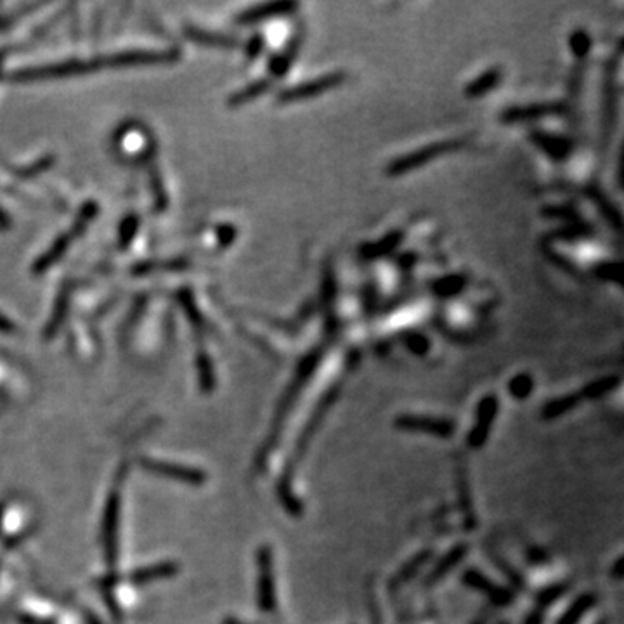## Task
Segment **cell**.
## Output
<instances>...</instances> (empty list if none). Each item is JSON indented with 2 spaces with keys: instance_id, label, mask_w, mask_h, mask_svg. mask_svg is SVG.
<instances>
[{
  "instance_id": "obj_29",
  "label": "cell",
  "mask_w": 624,
  "mask_h": 624,
  "mask_svg": "<svg viewBox=\"0 0 624 624\" xmlns=\"http://www.w3.org/2000/svg\"><path fill=\"white\" fill-rule=\"evenodd\" d=\"M2 59H4V56H2V54H0V65H2Z\"/></svg>"
},
{
  "instance_id": "obj_13",
  "label": "cell",
  "mask_w": 624,
  "mask_h": 624,
  "mask_svg": "<svg viewBox=\"0 0 624 624\" xmlns=\"http://www.w3.org/2000/svg\"><path fill=\"white\" fill-rule=\"evenodd\" d=\"M401 240H402L401 233L395 231V233L387 234V236L376 243H369V245H366L364 248H362V255H364L366 259H378V257H383L387 255V253H390L392 250L401 243Z\"/></svg>"
},
{
  "instance_id": "obj_9",
  "label": "cell",
  "mask_w": 624,
  "mask_h": 624,
  "mask_svg": "<svg viewBox=\"0 0 624 624\" xmlns=\"http://www.w3.org/2000/svg\"><path fill=\"white\" fill-rule=\"evenodd\" d=\"M533 141L543 149L547 155L555 160H563L571 153V141L560 136H550V134H536Z\"/></svg>"
},
{
  "instance_id": "obj_2",
  "label": "cell",
  "mask_w": 624,
  "mask_h": 624,
  "mask_svg": "<svg viewBox=\"0 0 624 624\" xmlns=\"http://www.w3.org/2000/svg\"><path fill=\"white\" fill-rule=\"evenodd\" d=\"M96 214H97V205L94 203V201H89L87 205H84L80 210V214H78L77 219H75L72 229H68L66 233H63L58 240L52 243L51 248H49L47 252L44 253L39 260H37L33 271H35L37 274H40V272H46L47 269L56 262V260L61 259L63 253L68 250V246L72 245L75 238H78L85 229H87V226L91 224V220L94 219Z\"/></svg>"
},
{
  "instance_id": "obj_17",
  "label": "cell",
  "mask_w": 624,
  "mask_h": 624,
  "mask_svg": "<svg viewBox=\"0 0 624 624\" xmlns=\"http://www.w3.org/2000/svg\"><path fill=\"white\" fill-rule=\"evenodd\" d=\"M578 402H579V397H578V395H573V394H571V395H562V397L553 399V401H550L547 406H545L543 416L548 418V420H553V418L562 416L563 413H567V411L576 408Z\"/></svg>"
},
{
  "instance_id": "obj_15",
  "label": "cell",
  "mask_w": 624,
  "mask_h": 624,
  "mask_svg": "<svg viewBox=\"0 0 624 624\" xmlns=\"http://www.w3.org/2000/svg\"><path fill=\"white\" fill-rule=\"evenodd\" d=\"M271 87V82L269 80H257L253 84L246 85L245 89H241L240 92L233 94L229 97V104L231 106H241V104L248 103V101H253L255 97H259L260 94H264L265 91H269Z\"/></svg>"
},
{
  "instance_id": "obj_14",
  "label": "cell",
  "mask_w": 624,
  "mask_h": 624,
  "mask_svg": "<svg viewBox=\"0 0 624 624\" xmlns=\"http://www.w3.org/2000/svg\"><path fill=\"white\" fill-rule=\"evenodd\" d=\"M595 605V597L593 595H581L579 599L573 601L566 614L559 619V624H578L579 619Z\"/></svg>"
},
{
  "instance_id": "obj_16",
  "label": "cell",
  "mask_w": 624,
  "mask_h": 624,
  "mask_svg": "<svg viewBox=\"0 0 624 624\" xmlns=\"http://www.w3.org/2000/svg\"><path fill=\"white\" fill-rule=\"evenodd\" d=\"M148 168H149V179H151V189H153V194H155L156 208H158V210H165V207L168 203V198L165 194V186H163L162 175H160L158 168H156L155 160H151V155H149V160H148Z\"/></svg>"
},
{
  "instance_id": "obj_24",
  "label": "cell",
  "mask_w": 624,
  "mask_h": 624,
  "mask_svg": "<svg viewBox=\"0 0 624 624\" xmlns=\"http://www.w3.org/2000/svg\"><path fill=\"white\" fill-rule=\"evenodd\" d=\"M137 226H139V219H137L136 215H129L125 220H123L122 229H120V246L122 248L129 246V243L134 240Z\"/></svg>"
},
{
  "instance_id": "obj_3",
  "label": "cell",
  "mask_w": 624,
  "mask_h": 624,
  "mask_svg": "<svg viewBox=\"0 0 624 624\" xmlns=\"http://www.w3.org/2000/svg\"><path fill=\"white\" fill-rule=\"evenodd\" d=\"M399 431L425 433V435L450 439L454 433V421L450 418L427 416V414H399L394 421Z\"/></svg>"
},
{
  "instance_id": "obj_11",
  "label": "cell",
  "mask_w": 624,
  "mask_h": 624,
  "mask_svg": "<svg viewBox=\"0 0 624 624\" xmlns=\"http://www.w3.org/2000/svg\"><path fill=\"white\" fill-rule=\"evenodd\" d=\"M186 35H188L193 42L201 44V46L224 47V49H233V47L238 46V40L233 39V37L220 35V33L205 32V30L193 28V26H188V28H186Z\"/></svg>"
},
{
  "instance_id": "obj_21",
  "label": "cell",
  "mask_w": 624,
  "mask_h": 624,
  "mask_svg": "<svg viewBox=\"0 0 624 624\" xmlns=\"http://www.w3.org/2000/svg\"><path fill=\"white\" fill-rule=\"evenodd\" d=\"M188 260H167V262H148L143 265H137L134 269L136 274H146V272H151V271H158V269H167V271H175V269H186L188 267Z\"/></svg>"
},
{
  "instance_id": "obj_18",
  "label": "cell",
  "mask_w": 624,
  "mask_h": 624,
  "mask_svg": "<svg viewBox=\"0 0 624 624\" xmlns=\"http://www.w3.org/2000/svg\"><path fill=\"white\" fill-rule=\"evenodd\" d=\"M618 383H619L618 376H604V378H599L595 380V382L586 385V387L582 388V395L588 399L601 397V395L607 394V392L614 390V387Z\"/></svg>"
},
{
  "instance_id": "obj_27",
  "label": "cell",
  "mask_w": 624,
  "mask_h": 624,
  "mask_svg": "<svg viewBox=\"0 0 624 624\" xmlns=\"http://www.w3.org/2000/svg\"><path fill=\"white\" fill-rule=\"evenodd\" d=\"M262 49H264V40H262V37H260V35H255V37H253V39L248 42V51H246V54H248V59H255L257 56H259L260 52H262Z\"/></svg>"
},
{
  "instance_id": "obj_10",
  "label": "cell",
  "mask_w": 624,
  "mask_h": 624,
  "mask_svg": "<svg viewBox=\"0 0 624 624\" xmlns=\"http://www.w3.org/2000/svg\"><path fill=\"white\" fill-rule=\"evenodd\" d=\"M300 42H302V33H297L295 39L288 44V47L271 59V63H269V70H271V73L274 75V77H283V75H286L290 66L293 65L295 58H297V52L298 49H300Z\"/></svg>"
},
{
  "instance_id": "obj_7",
  "label": "cell",
  "mask_w": 624,
  "mask_h": 624,
  "mask_svg": "<svg viewBox=\"0 0 624 624\" xmlns=\"http://www.w3.org/2000/svg\"><path fill=\"white\" fill-rule=\"evenodd\" d=\"M563 113V106L560 103H536L529 106L508 108L503 113V122H526V120H537V118L553 117V115Z\"/></svg>"
},
{
  "instance_id": "obj_25",
  "label": "cell",
  "mask_w": 624,
  "mask_h": 624,
  "mask_svg": "<svg viewBox=\"0 0 624 624\" xmlns=\"http://www.w3.org/2000/svg\"><path fill=\"white\" fill-rule=\"evenodd\" d=\"M465 279L461 276H451V278L442 279V281L437 285V293L440 295H451V293H457L459 291V288L463 286Z\"/></svg>"
},
{
  "instance_id": "obj_1",
  "label": "cell",
  "mask_w": 624,
  "mask_h": 624,
  "mask_svg": "<svg viewBox=\"0 0 624 624\" xmlns=\"http://www.w3.org/2000/svg\"><path fill=\"white\" fill-rule=\"evenodd\" d=\"M463 146H465V141L461 139L435 141V143L425 144L421 146V148L414 149V151L408 153V155L394 158L390 163H388L387 168H385V172H387V175H390V177H399V175L409 174V172L416 170V168L427 165L428 162H433V160L440 158V156L454 153L457 149L463 148Z\"/></svg>"
},
{
  "instance_id": "obj_20",
  "label": "cell",
  "mask_w": 624,
  "mask_h": 624,
  "mask_svg": "<svg viewBox=\"0 0 624 624\" xmlns=\"http://www.w3.org/2000/svg\"><path fill=\"white\" fill-rule=\"evenodd\" d=\"M463 556H465V547H458V548H454L453 552L450 553V555L446 556V560H442V562L439 563V566L435 567V569L432 571V574H431V579L432 581H437V579H440L444 576V574H447L450 573V567H453L454 563H458L459 560L463 559Z\"/></svg>"
},
{
  "instance_id": "obj_5",
  "label": "cell",
  "mask_w": 624,
  "mask_h": 624,
  "mask_svg": "<svg viewBox=\"0 0 624 624\" xmlns=\"http://www.w3.org/2000/svg\"><path fill=\"white\" fill-rule=\"evenodd\" d=\"M496 413H498V399L495 395H485L482 397L479 408H477V424L469 433V446L477 450V447L484 446L485 439H488L489 431H491V425L495 421Z\"/></svg>"
},
{
  "instance_id": "obj_12",
  "label": "cell",
  "mask_w": 624,
  "mask_h": 624,
  "mask_svg": "<svg viewBox=\"0 0 624 624\" xmlns=\"http://www.w3.org/2000/svg\"><path fill=\"white\" fill-rule=\"evenodd\" d=\"M70 297H72V286H70L68 283H66V285L61 288V291H59L58 300H56V305H54V311H52L51 321H49V324H47V328H46V336H47V338H49V336L54 335L56 331H58V328L61 326L63 321H65L66 312H68Z\"/></svg>"
},
{
  "instance_id": "obj_8",
  "label": "cell",
  "mask_w": 624,
  "mask_h": 624,
  "mask_svg": "<svg viewBox=\"0 0 624 624\" xmlns=\"http://www.w3.org/2000/svg\"><path fill=\"white\" fill-rule=\"evenodd\" d=\"M502 77H503V75H502V70H499V68L488 70V72H484L482 75H479V77H477L476 80L470 82V84L466 85V87H465V96L477 99V97L488 94V92H491L492 89L498 87V84H499V82H502Z\"/></svg>"
},
{
  "instance_id": "obj_22",
  "label": "cell",
  "mask_w": 624,
  "mask_h": 624,
  "mask_svg": "<svg viewBox=\"0 0 624 624\" xmlns=\"http://www.w3.org/2000/svg\"><path fill=\"white\" fill-rule=\"evenodd\" d=\"M571 47H573L574 54H576L579 59H585L586 56H588L590 47H592V39H590V35L585 32V30H578V32H574L573 37H571Z\"/></svg>"
},
{
  "instance_id": "obj_19",
  "label": "cell",
  "mask_w": 624,
  "mask_h": 624,
  "mask_svg": "<svg viewBox=\"0 0 624 624\" xmlns=\"http://www.w3.org/2000/svg\"><path fill=\"white\" fill-rule=\"evenodd\" d=\"M533 388H534L533 378H530L529 375H526V373L514 376V378L510 380V383H508V392H510L511 397L518 399V401L529 397Z\"/></svg>"
},
{
  "instance_id": "obj_26",
  "label": "cell",
  "mask_w": 624,
  "mask_h": 624,
  "mask_svg": "<svg viewBox=\"0 0 624 624\" xmlns=\"http://www.w3.org/2000/svg\"><path fill=\"white\" fill-rule=\"evenodd\" d=\"M219 243L222 246H227L229 243H233L234 236H236V229L233 226H222L219 227Z\"/></svg>"
},
{
  "instance_id": "obj_28",
  "label": "cell",
  "mask_w": 624,
  "mask_h": 624,
  "mask_svg": "<svg viewBox=\"0 0 624 624\" xmlns=\"http://www.w3.org/2000/svg\"><path fill=\"white\" fill-rule=\"evenodd\" d=\"M9 226H11L9 217H7L6 212L0 210V229H7V227H9Z\"/></svg>"
},
{
  "instance_id": "obj_4",
  "label": "cell",
  "mask_w": 624,
  "mask_h": 624,
  "mask_svg": "<svg viewBox=\"0 0 624 624\" xmlns=\"http://www.w3.org/2000/svg\"><path fill=\"white\" fill-rule=\"evenodd\" d=\"M345 78L347 75L343 72L321 75V77L312 78V80L304 82V84H298L295 87L281 91L278 96V101L279 103H297V101L312 99V97L331 91V89L340 87L345 82Z\"/></svg>"
},
{
  "instance_id": "obj_6",
  "label": "cell",
  "mask_w": 624,
  "mask_h": 624,
  "mask_svg": "<svg viewBox=\"0 0 624 624\" xmlns=\"http://www.w3.org/2000/svg\"><path fill=\"white\" fill-rule=\"evenodd\" d=\"M297 9H298V4H295V2L259 4V6L252 7V9L241 13L240 16H238V23H241V25L259 23V21H267V20H272V18L288 16V14H293Z\"/></svg>"
},
{
  "instance_id": "obj_23",
  "label": "cell",
  "mask_w": 624,
  "mask_h": 624,
  "mask_svg": "<svg viewBox=\"0 0 624 624\" xmlns=\"http://www.w3.org/2000/svg\"><path fill=\"white\" fill-rule=\"evenodd\" d=\"M406 347H408L409 352H413L414 356H425L428 352V347H431V342L425 335L421 333H411L405 338Z\"/></svg>"
}]
</instances>
